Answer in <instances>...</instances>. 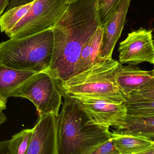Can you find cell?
I'll return each instance as SVG.
<instances>
[{"instance_id":"obj_1","label":"cell","mask_w":154,"mask_h":154,"mask_svg":"<svg viewBox=\"0 0 154 154\" xmlns=\"http://www.w3.org/2000/svg\"><path fill=\"white\" fill-rule=\"evenodd\" d=\"M99 0H77L67 8L54 26V48L47 72L60 83L77 74L83 46L102 26Z\"/></svg>"},{"instance_id":"obj_2","label":"cell","mask_w":154,"mask_h":154,"mask_svg":"<svg viewBox=\"0 0 154 154\" xmlns=\"http://www.w3.org/2000/svg\"><path fill=\"white\" fill-rule=\"evenodd\" d=\"M58 116V154H89L111 138L109 127L97 123L78 99L64 94Z\"/></svg>"},{"instance_id":"obj_3","label":"cell","mask_w":154,"mask_h":154,"mask_svg":"<svg viewBox=\"0 0 154 154\" xmlns=\"http://www.w3.org/2000/svg\"><path fill=\"white\" fill-rule=\"evenodd\" d=\"M52 29L0 43V65L20 71H46L54 48Z\"/></svg>"},{"instance_id":"obj_4","label":"cell","mask_w":154,"mask_h":154,"mask_svg":"<svg viewBox=\"0 0 154 154\" xmlns=\"http://www.w3.org/2000/svg\"><path fill=\"white\" fill-rule=\"evenodd\" d=\"M119 63L112 58L100 61L62 82L63 95L88 96L116 103H124L125 97L116 80Z\"/></svg>"},{"instance_id":"obj_5","label":"cell","mask_w":154,"mask_h":154,"mask_svg":"<svg viewBox=\"0 0 154 154\" xmlns=\"http://www.w3.org/2000/svg\"><path fill=\"white\" fill-rule=\"evenodd\" d=\"M63 92L61 83L47 71L39 72L21 85L11 95L30 100L39 117L48 113L58 115Z\"/></svg>"},{"instance_id":"obj_6","label":"cell","mask_w":154,"mask_h":154,"mask_svg":"<svg viewBox=\"0 0 154 154\" xmlns=\"http://www.w3.org/2000/svg\"><path fill=\"white\" fill-rule=\"evenodd\" d=\"M27 14L6 35L18 38L52 29L68 6V0H35Z\"/></svg>"},{"instance_id":"obj_7","label":"cell","mask_w":154,"mask_h":154,"mask_svg":"<svg viewBox=\"0 0 154 154\" xmlns=\"http://www.w3.org/2000/svg\"><path fill=\"white\" fill-rule=\"evenodd\" d=\"M153 30L140 28L128 34L119 46L120 63L137 65L144 62L154 64Z\"/></svg>"},{"instance_id":"obj_8","label":"cell","mask_w":154,"mask_h":154,"mask_svg":"<svg viewBox=\"0 0 154 154\" xmlns=\"http://www.w3.org/2000/svg\"><path fill=\"white\" fill-rule=\"evenodd\" d=\"M57 116L50 113L39 117L26 154H58Z\"/></svg>"},{"instance_id":"obj_9","label":"cell","mask_w":154,"mask_h":154,"mask_svg":"<svg viewBox=\"0 0 154 154\" xmlns=\"http://www.w3.org/2000/svg\"><path fill=\"white\" fill-rule=\"evenodd\" d=\"M70 96L78 99L94 120L100 124L115 128L123 122L127 116V109L124 103H116L88 96Z\"/></svg>"},{"instance_id":"obj_10","label":"cell","mask_w":154,"mask_h":154,"mask_svg":"<svg viewBox=\"0 0 154 154\" xmlns=\"http://www.w3.org/2000/svg\"><path fill=\"white\" fill-rule=\"evenodd\" d=\"M131 2V0H121L109 19L102 26V38L99 55L101 61L112 58L113 49L125 25Z\"/></svg>"},{"instance_id":"obj_11","label":"cell","mask_w":154,"mask_h":154,"mask_svg":"<svg viewBox=\"0 0 154 154\" xmlns=\"http://www.w3.org/2000/svg\"><path fill=\"white\" fill-rule=\"evenodd\" d=\"M116 80L124 97L133 91L154 83V70H142L136 65L124 66L119 63L116 71Z\"/></svg>"},{"instance_id":"obj_12","label":"cell","mask_w":154,"mask_h":154,"mask_svg":"<svg viewBox=\"0 0 154 154\" xmlns=\"http://www.w3.org/2000/svg\"><path fill=\"white\" fill-rule=\"evenodd\" d=\"M125 99L128 114L154 116V83L131 92Z\"/></svg>"},{"instance_id":"obj_13","label":"cell","mask_w":154,"mask_h":154,"mask_svg":"<svg viewBox=\"0 0 154 154\" xmlns=\"http://www.w3.org/2000/svg\"><path fill=\"white\" fill-rule=\"evenodd\" d=\"M112 132L142 136L154 140V116H141L127 113L123 122Z\"/></svg>"},{"instance_id":"obj_14","label":"cell","mask_w":154,"mask_h":154,"mask_svg":"<svg viewBox=\"0 0 154 154\" xmlns=\"http://www.w3.org/2000/svg\"><path fill=\"white\" fill-rule=\"evenodd\" d=\"M37 73L0 65V100L7 103L15 91Z\"/></svg>"},{"instance_id":"obj_15","label":"cell","mask_w":154,"mask_h":154,"mask_svg":"<svg viewBox=\"0 0 154 154\" xmlns=\"http://www.w3.org/2000/svg\"><path fill=\"white\" fill-rule=\"evenodd\" d=\"M111 132L120 154H143L145 150L154 148V140L148 138Z\"/></svg>"},{"instance_id":"obj_16","label":"cell","mask_w":154,"mask_h":154,"mask_svg":"<svg viewBox=\"0 0 154 154\" xmlns=\"http://www.w3.org/2000/svg\"><path fill=\"white\" fill-rule=\"evenodd\" d=\"M102 35V26H100L94 34L84 45L78 61L77 74L101 61L99 55Z\"/></svg>"},{"instance_id":"obj_17","label":"cell","mask_w":154,"mask_h":154,"mask_svg":"<svg viewBox=\"0 0 154 154\" xmlns=\"http://www.w3.org/2000/svg\"><path fill=\"white\" fill-rule=\"evenodd\" d=\"M32 2L8 10L0 18V30L5 34L9 32L14 26L27 14Z\"/></svg>"},{"instance_id":"obj_18","label":"cell","mask_w":154,"mask_h":154,"mask_svg":"<svg viewBox=\"0 0 154 154\" xmlns=\"http://www.w3.org/2000/svg\"><path fill=\"white\" fill-rule=\"evenodd\" d=\"M33 128L27 129L13 135L9 140L10 154H26L31 140Z\"/></svg>"},{"instance_id":"obj_19","label":"cell","mask_w":154,"mask_h":154,"mask_svg":"<svg viewBox=\"0 0 154 154\" xmlns=\"http://www.w3.org/2000/svg\"><path fill=\"white\" fill-rule=\"evenodd\" d=\"M121 0H99L98 10L102 26L109 19Z\"/></svg>"},{"instance_id":"obj_20","label":"cell","mask_w":154,"mask_h":154,"mask_svg":"<svg viewBox=\"0 0 154 154\" xmlns=\"http://www.w3.org/2000/svg\"><path fill=\"white\" fill-rule=\"evenodd\" d=\"M89 154H120L111 137L105 142L94 147Z\"/></svg>"},{"instance_id":"obj_21","label":"cell","mask_w":154,"mask_h":154,"mask_svg":"<svg viewBox=\"0 0 154 154\" xmlns=\"http://www.w3.org/2000/svg\"><path fill=\"white\" fill-rule=\"evenodd\" d=\"M35 0H11L8 6V10L10 9L15 7H18L24 4L30 3Z\"/></svg>"},{"instance_id":"obj_22","label":"cell","mask_w":154,"mask_h":154,"mask_svg":"<svg viewBox=\"0 0 154 154\" xmlns=\"http://www.w3.org/2000/svg\"><path fill=\"white\" fill-rule=\"evenodd\" d=\"M0 154H10L9 140L0 142Z\"/></svg>"},{"instance_id":"obj_23","label":"cell","mask_w":154,"mask_h":154,"mask_svg":"<svg viewBox=\"0 0 154 154\" xmlns=\"http://www.w3.org/2000/svg\"><path fill=\"white\" fill-rule=\"evenodd\" d=\"M9 3V0H0V16L2 15L5 9Z\"/></svg>"},{"instance_id":"obj_24","label":"cell","mask_w":154,"mask_h":154,"mask_svg":"<svg viewBox=\"0 0 154 154\" xmlns=\"http://www.w3.org/2000/svg\"><path fill=\"white\" fill-rule=\"evenodd\" d=\"M6 109V103L0 100V110L3 111Z\"/></svg>"},{"instance_id":"obj_25","label":"cell","mask_w":154,"mask_h":154,"mask_svg":"<svg viewBox=\"0 0 154 154\" xmlns=\"http://www.w3.org/2000/svg\"><path fill=\"white\" fill-rule=\"evenodd\" d=\"M77 0H68V4L77 1Z\"/></svg>"},{"instance_id":"obj_26","label":"cell","mask_w":154,"mask_h":154,"mask_svg":"<svg viewBox=\"0 0 154 154\" xmlns=\"http://www.w3.org/2000/svg\"><path fill=\"white\" fill-rule=\"evenodd\" d=\"M2 122V117L1 115V113H0V124Z\"/></svg>"}]
</instances>
